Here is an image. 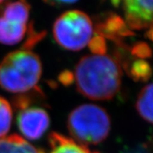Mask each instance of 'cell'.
<instances>
[{
  "label": "cell",
  "instance_id": "obj_6",
  "mask_svg": "<svg viewBox=\"0 0 153 153\" xmlns=\"http://www.w3.org/2000/svg\"><path fill=\"white\" fill-rule=\"evenodd\" d=\"M129 27L140 30L153 26V0H120Z\"/></svg>",
  "mask_w": 153,
  "mask_h": 153
},
{
  "label": "cell",
  "instance_id": "obj_12",
  "mask_svg": "<svg viewBox=\"0 0 153 153\" xmlns=\"http://www.w3.org/2000/svg\"><path fill=\"white\" fill-rule=\"evenodd\" d=\"M129 73L134 81L147 82L152 75V68L147 61L138 60L132 64Z\"/></svg>",
  "mask_w": 153,
  "mask_h": 153
},
{
  "label": "cell",
  "instance_id": "obj_8",
  "mask_svg": "<svg viewBox=\"0 0 153 153\" xmlns=\"http://www.w3.org/2000/svg\"><path fill=\"white\" fill-rule=\"evenodd\" d=\"M49 153H98L74 140L53 133L49 135Z\"/></svg>",
  "mask_w": 153,
  "mask_h": 153
},
{
  "label": "cell",
  "instance_id": "obj_14",
  "mask_svg": "<svg viewBox=\"0 0 153 153\" xmlns=\"http://www.w3.org/2000/svg\"><path fill=\"white\" fill-rule=\"evenodd\" d=\"M45 3L51 4L54 6H61L67 5V4H71L76 3L78 0H44Z\"/></svg>",
  "mask_w": 153,
  "mask_h": 153
},
{
  "label": "cell",
  "instance_id": "obj_1",
  "mask_svg": "<svg viewBox=\"0 0 153 153\" xmlns=\"http://www.w3.org/2000/svg\"><path fill=\"white\" fill-rule=\"evenodd\" d=\"M77 90L94 100H108L119 91L122 69L119 61L105 53L93 52L78 61L74 71Z\"/></svg>",
  "mask_w": 153,
  "mask_h": 153
},
{
  "label": "cell",
  "instance_id": "obj_11",
  "mask_svg": "<svg viewBox=\"0 0 153 153\" xmlns=\"http://www.w3.org/2000/svg\"><path fill=\"white\" fill-rule=\"evenodd\" d=\"M13 121V110L5 99L0 96V138L6 136Z\"/></svg>",
  "mask_w": 153,
  "mask_h": 153
},
{
  "label": "cell",
  "instance_id": "obj_2",
  "mask_svg": "<svg viewBox=\"0 0 153 153\" xmlns=\"http://www.w3.org/2000/svg\"><path fill=\"white\" fill-rule=\"evenodd\" d=\"M42 76L40 59L32 50H16L0 63V87L13 94L27 93L37 87Z\"/></svg>",
  "mask_w": 153,
  "mask_h": 153
},
{
  "label": "cell",
  "instance_id": "obj_16",
  "mask_svg": "<svg viewBox=\"0 0 153 153\" xmlns=\"http://www.w3.org/2000/svg\"><path fill=\"white\" fill-rule=\"evenodd\" d=\"M12 0H0V11L3 10V8L9 3Z\"/></svg>",
  "mask_w": 153,
  "mask_h": 153
},
{
  "label": "cell",
  "instance_id": "obj_5",
  "mask_svg": "<svg viewBox=\"0 0 153 153\" xmlns=\"http://www.w3.org/2000/svg\"><path fill=\"white\" fill-rule=\"evenodd\" d=\"M17 105L16 123L22 138L26 140H39L49 128V113L41 106L30 105L26 100H20Z\"/></svg>",
  "mask_w": 153,
  "mask_h": 153
},
{
  "label": "cell",
  "instance_id": "obj_13",
  "mask_svg": "<svg viewBox=\"0 0 153 153\" xmlns=\"http://www.w3.org/2000/svg\"><path fill=\"white\" fill-rule=\"evenodd\" d=\"M132 55L140 59H147L151 58L153 55V51L151 46L145 42L137 43L131 50Z\"/></svg>",
  "mask_w": 153,
  "mask_h": 153
},
{
  "label": "cell",
  "instance_id": "obj_15",
  "mask_svg": "<svg viewBox=\"0 0 153 153\" xmlns=\"http://www.w3.org/2000/svg\"><path fill=\"white\" fill-rule=\"evenodd\" d=\"M146 37H147L149 39H151L153 42V26L151 27V29L148 31L147 33H146Z\"/></svg>",
  "mask_w": 153,
  "mask_h": 153
},
{
  "label": "cell",
  "instance_id": "obj_4",
  "mask_svg": "<svg viewBox=\"0 0 153 153\" xmlns=\"http://www.w3.org/2000/svg\"><path fill=\"white\" fill-rule=\"evenodd\" d=\"M53 34L56 43L63 49L79 51L94 38L93 22L82 11H67L55 21Z\"/></svg>",
  "mask_w": 153,
  "mask_h": 153
},
{
  "label": "cell",
  "instance_id": "obj_7",
  "mask_svg": "<svg viewBox=\"0 0 153 153\" xmlns=\"http://www.w3.org/2000/svg\"><path fill=\"white\" fill-rule=\"evenodd\" d=\"M28 24L11 22L0 16V44L15 45L19 44L27 34Z\"/></svg>",
  "mask_w": 153,
  "mask_h": 153
},
{
  "label": "cell",
  "instance_id": "obj_10",
  "mask_svg": "<svg viewBox=\"0 0 153 153\" xmlns=\"http://www.w3.org/2000/svg\"><path fill=\"white\" fill-rule=\"evenodd\" d=\"M136 110L143 119L153 123V82L142 88L137 99Z\"/></svg>",
  "mask_w": 153,
  "mask_h": 153
},
{
  "label": "cell",
  "instance_id": "obj_3",
  "mask_svg": "<svg viewBox=\"0 0 153 153\" xmlns=\"http://www.w3.org/2000/svg\"><path fill=\"white\" fill-rule=\"evenodd\" d=\"M67 127L74 140L82 145H96L110 133L111 120L106 111L97 105L84 104L71 111Z\"/></svg>",
  "mask_w": 153,
  "mask_h": 153
},
{
  "label": "cell",
  "instance_id": "obj_9",
  "mask_svg": "<svg viewBox=\"0 0 153 153\" xmlns=\"http://www.w3.org/2000/svg\"><path fill=\"white\" fill-rule=\"evenodd\" d=\"M0 153H44L18 135L0 138Z\"/></svg>",
  "mask_w": 153,
  "mask_h": 153
}]
</instances>
